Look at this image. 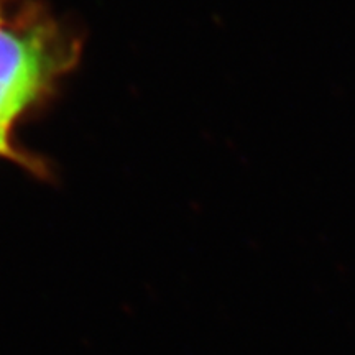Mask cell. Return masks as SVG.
<instances>
[{"label":"cell","mask_w":355,"mask_h":355,"mask_svg":"<svg viewBox=\"0 0 355 355\" xmlns=\"http://www.w3.org/2000/svg\"><path fill=\"white\" fill-rule=\"evenodd\" d=\"M58 68L51 40L42 28H0V155H10L12 122Z\"/></svg>","instance_id":"cell-1"}]
</instances>
